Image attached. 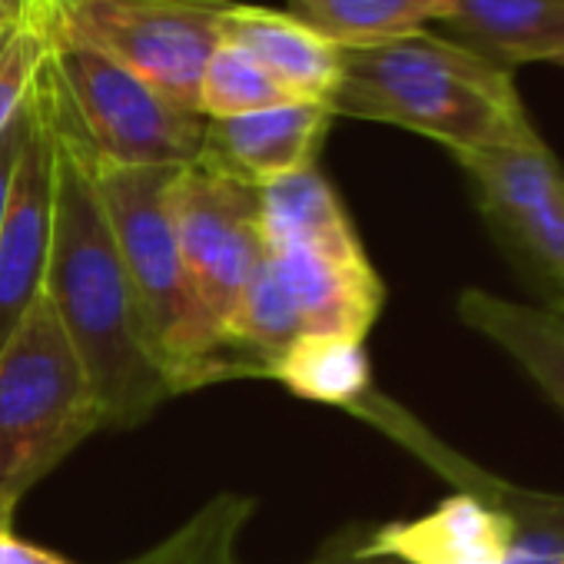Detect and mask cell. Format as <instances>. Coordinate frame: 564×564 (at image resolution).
<instances>
[{
	"instance_id": "cell-1",
	"label": "cell",
	"mask_w": 564,
	"mask_h": 564,
	"mask_svg": "<svg viewBox=\"0 0 564 564\" xmlns=\"http://www.w3.org/2000/svg\"><path fill=\"white\" fill-rule=\"evenodd\" d=\"M44 296L51 300L94 386L104 425L130 429L173 395L150 352L130 279L123 272L120 249L97 193L94 150L77 130L57 77L54 226L44 272Z\"/></svg>"
},
{
	"instance_id": "cell-2",
	"label": "cell",
	"mask_w": 564,
	"mask_h": 564,
	"mask_svg": "<svg viewBox=\"0 0 564 564\" xmlns=\"http://www.w3.org/2000/svg\"><path fill=\"white\" fill-rule=\"evenodd\" d=\"M333 117L392 123L448 147V153L541 143L514 74L429 31L343 47Z\"/></svg>"
},
{
	"instance_id": "cell-3",
	"label": "cell",
	"mask_w": 564,
	"mask_h": 564,
	"mask_svg": "<svg viewBox=\"0 0 564 564\" xmlns=\"http://www.w3.org/2000/svg\"><path fill=\"white\" fill-rule=\"evenodd\" d=\"M176 170L180 166H120L94 156L97 193L130 279L137 313L173 395L252 372L209 319L186 272L170 216V183Z\"/></svg>"
},
{
	"instance_id": "cell-4",
	"label": "cell",
	"mask_w": 564,
	"mask_h": 564,
	"mask_svg": "<svg viewBox=\"0 0 564 564\" xmlns=\"http://www.w3.org/2000/svg\"><path fill=\"white\" fill-rule=\"evenodd\" d=\"M97 429L94 386L41 296L0 349V495L21 501Z\"/></svg>"
},
{
	"instance_id": "cell-5",
	"label": "cell",
	"mask_w": 564,
	"mask_h": 564,
	"mask_svg": "<svg viewBox=\"0 0 564 564\" xmlns=\"http://www.w3.org/2000/svg\"><path fill=\"white\" fill-rule=\"evenodd\" d=\"M232 0H21L47 47H84L199 113V77Z\"/></svg>"
},
{
	"instance_id": "cell-6",
	"label": "cell",
	"mask_w": 564,
	"mask_h": 564,
	"mask_svg": "<svg viewBox=\"0 0 564 564\" xmlns=\"http://www.w3.org/2000/svg\"><path fill=\"white\" fill-rule=\"evenodd\" d=\"M51 70L97 160L120 166H189L199 160L206 117L180 107L110 57L54 47Z\"/></svg>"
},
{
	"instance_id": "cell-7",
	"label": "cell",
	"mask_w": 564,
	"mask_h": 564,
	"mask_svg": "<svg viewBox=\"0 0 564 564\" xmlns=\"http://www.w3.org/2000/svg\"><path fill=\"white\" fill-rule=\"evenodd\" d=\"M170 216L196 296L223 333L265 256L259 189L196 160L173 173Z\"/></svg>"
},
{
	"instance_id": "cell-8",
	"label": "cell",
	"mask_w": 564,
	"mask_h": 564,
	"mask_svg": "<svg viewBox=\"0 0 564 564\" xmlns=\"http://www.w3.org/2000/svg\"><path fill=\"white\" fill-rule=\"evenodd\" d=\"M51 57V54H47ZM54 226V77L44 61L24 104V140L0 226V349L44 296Z\"/></svg>"
},
{
	"instance_id": "cell-9",
	"label": "cell",
	"mask_w": 564,
	"mask_h": 564,
	"mask_svg": "<svg viewBox=\"0 0 564 564\" xmlns=\"http://www.w3.org/2000/svg\"><path fill=\"white\" fill-rule=\"evenodd\" d=\"M329 123V104L310 100L206 120L199 163L262 189L275 180L313 170Z\"/></svg>"
},
{
	"instance_id": "cell-10",
	"label": "cell",
	"mask_w": 564,
	"mask_h": 564,
	"mask_svg": "<svg viewBox=\"0 0 564 564\" xmlns=\"http://www.w3.org/2000/svg\"><path fill=\"white\" fill-rule=\"evenodd\" d=\"M265 259L293 300L303 336L366 343L386 303V286L366 252L339 256L303 246H265Z\"/></svg>"
},
{
	"instance_id": "cell-11",
	"label": "cell",
	"mask_w": 564,
	"mask_h": 564,
	"mask_svg": "<svg viewBox=\"0 0 564 564\" xmlns=\"http://www.w3.org/2000/svg\"><path fill=\"white\" fill-rule=\"evenodd\" d=\"M518 528L521 514L514 508L491 505L475 491H458L422 518L369 531L359 551L402 564H498L514 544Z\"/></svg>"
},
{
	"instance_id": "cell-12",
	"label": "cell",
	"mask_w": 564,
	"mask_h": 564,
	"mask_svg": "<svg viewBox=\"0 0 564 564\" xmlns=\"http://www.w3.org/2000/svg\"><path fill=\"white\" fill-rule=\"evenodd\" d=\"M219 44L246 51L293 100L329 104L343 74V47L296 14L232 4L223 18Z\"/></svg>"
},
{
	"instance_id": "cell-13",
	"label": "cell",
	"mask_w": 564,
	"mask_h": 564,
	"mask_svg": "<svg viewBox=\"0 0 564 564\" xmlns=\"http://www.w3.org/2000/svg\"><path fill=\"white\" fill-rule=\"evenodd\" d=\"M442 24L455 44L505 70L564 64V0H455Z\"/></svg>"
},
{
	"instance_id": "cell-14",
	"label": "cell",
	"mask_w": 564,
	"mask_h": 564,
	"mask_svg": "<svg viewBox=\"0 0 564 564\" xmlns=\"http://www.w3.org/2000/svg\"><path fill=\"white\" fill-rule=\"evenodd\" d=\"M458 313L468 329L495 343L564 412V313L465 290Z\"/></svg>"
},
{
	"instance_id": "cell-15",
	"label": "cell",
	"mask_w": 564,
	"mask_h": 564,
	"mask_svg": "<svg viewBox=\"0 0 564 564\" xmlns=\"http://www.w3.org/2000/svg\"><path fill=\"white\" fill-rule=\"evenodd\" d=\"M259 226L265 246H303L339 256L366 252L343 199L316 166L259 189Z\"/></svg>"
},
{
	"instance_id": "cell-16",
	"label": "cell",
	"mask_w": 564,
	"mask_h": 564,
	"mask_svg": "<svg viewBox=\"0 0 564 564\" xmlns=\"http://www.w3.org/2000/svg\"><path fill=\"white\" fill-rule=\"evenodd\" d=\"M452 156L465 170L475 203L491 229L564 189V170L544 140L531 147H495Z\"/></svg>"
},
{
	"instance_id": "cell-17",
	"label": "cell",
	"mask_w": 564,
	"mask_h": 564,
	"mask_svg": "<svg viewBox=\"0 0 564 564\" xmlns=\"http://www.w3.org/2000/svg\"><path fill=\"white\" fill-rule=\"evenodd\" d=\"M293 8L336 47H372L448 21L455 0H293Z\"/></svg>"
},
{
	"instance_id": "cell-18",
	"label": "cell",
	"mask_w": 564,
	"mask_h": 564,
	"mask_svg": "<svg viewBox=\"0 0 564 564\" xmlns=\"http://www.w3.org/2000/svg\"><path fill=\"white\" fill-rule=\"evenodd\" d=\"M223 336L239 352V359L259 376H269L272 366L303 336L293 300L265 256L256 265L249 286L242 290Z\"/></svg>"
},
{
	"instance_id": "cell-19",
	"label": "cell",
	"mask_w": 564,
	"mask_h": 564,
	"mask_svg": "<svg viewBox=\"0 0 564 564\" xmlns=\"http://www.w3.org/2000/svg\"><path fill=\"white\" fill-rule=\"evenodd\" d=\"M269 379L306 402L323 405H359L372 386L366 343L336 336H300L296 346L272 366Z\"/></svg>"
},
{
	"instance_id": "cell-20",
	"label": "cell",
	"mask_w": 564,
	"mask_h": 564,
	"mask_svg": "<svg viewBox=\"0 0 564 564\" xmlns=\"http://www.w3.org/2000/svg\"><path fill=\"white\" fill-rule=\"evenodd\" d=\"M279 104H293V97L282 90L246 51L236 44H219L199 77V113L206 120L239 117Z\"/></svg>"
},
{
	"instance_id": "cell-21",
	"label": "cell",
	"mask_w": 564,
	"mask_h": 564,
	"mask_svg": "<svg viewBox=\"0 0 564 564\" xmlns=\"http://www.w3.org/2000/svg\"><path fill=\"white\" fill-rule=\"evenodd\" d=\"M495 236L554 296L551 310L564 313V189H557L534 209L495 226Z\"/></svg>"
},
{
	"instance_id": "cell-22",
	"label": "cell",
	"mask_w": 564,
	"mask_h": 564,
	"mask_svg": "<svg viewBox=\"0 0 564 564\" xmlns=\"http://www.w3.org/2000/svg\"><path fill=\"white\" fill-rule=\"evenodd\" d=\"M47 54H51L47 41L24 24L21 34L4 51V57H0V137L21 117Z\"/></svg>"
},
{
	"instance_id": "cell-23",
	"label": "cell",
	"mask_w": 564,
	"mask_h": 564,
	"mask_svg": "<svg viewBox=\"0 0 564 564\" xmlns=\"http://www.w3.org/2000/svg\"><path fill=\"white\" fill-rule=\"evenodd\" d=\"M21 140H24V110L8 127V133L0 137V226H4V209H8V199H11V183H14V166H18Z\"/></svg>"
},
{
	"instance_id": "cell-24",
	"label": "cell",
	"mask_w": 564,
	"mask_h": 564,
	"mask_svg": "<svg viewBox=\"0 0 564 564\" xmlns=\"http://www.w3.org/2000/svg\"><path fill=\"white\" fill-rule=\"evenodd\" d=\"M0 564H74L64 554H54L47 547L28 544L21 538H14L11 531L0 534Z\"/></svg>"
},
{
	"instance_id": "cell-25",
	"label": "cell",
	"mask_w": 564,
	"mask_h": 564,
	"mask_svg": "<svg viewBox=\"0 0 564 564\" xmlns=\"http://www.w3.org/2000/svg\"><path fill=\"white\" fill-rule=\"evenodd\" d=\"M24 28V14H21V0H8L4 8H0V57L11 47V41L21 34Z\"/></svg>"
},
{
	"instance_id": "cell-26",
	"label": "cell",
	"mask_w": 564,
	"mask_h": 564,
	"mask_svg": "<svg viewBox=\"0 0 564 564\" xmlns=\"http://www.w3.org/2000/svg\"><path fill=\"white\" fill-rule=\"evenodd\" d=\"M310 564H402V561H395V557H379V554H362L359 551V544L352 547H346V551H339V554H319L316 561H310Z\"/></svg>"
},
{
	"instance_id": "cell-27",
	"label": "cell",
	"mask_w": 564,
	"mask_h": 564,
	"mask_svg": "<svg viewBox=\"0 0 564 564\" xmlns=\"http://www.w3.org/2000/svg\"><path fill=\"white\" fill-rule=\"evenodd\" d=\"M14 508H18V501H11V498H4V495H0V534H4V531H11V521H14Z\"/></svg>"
},
{
	"instance_id": "cell-28",
	"label": "cell",
	"mask_w": 564,
	"mask_h": 564,
	"mask_svg": "<svg viewBox=\"0 0 564 564\" xmlns=\"http://www.w3.org/2000/svg\"><path fill=\"white\" fill-rule=\"evenodd\" d=\"M4 4H8V0H0V8H4Z\"/></svg>"
},
{
	"instance_id": "cell-29",
	"label": "cell",
	"mask_w": 564,
	"mask_h": 564,
	"mask_svg": "<svg viewBox=\"0 0 564 564\" xmlns=\"http://www.w3.org/2000/svg\"><path fill=\"white\" fill-rule=\"evenodd\" d=\"M557 564H564V561H557Z\"/></svg>"
},
{
	"instance_id": "cell-30",
	"label": "cell",
	"mask_w": 564,
	"mask_h": 564,
	"mask_svg": "<svg viewBox=\"0 0 564 564\" xmlns=\"http://www.w3.org/2000/svg\"><path fill=\"white\" fill-rule=\"evenodd\" d=\"M232 564H236V561H232Z\"/></svg>"
}]
</instances>
